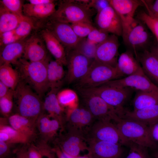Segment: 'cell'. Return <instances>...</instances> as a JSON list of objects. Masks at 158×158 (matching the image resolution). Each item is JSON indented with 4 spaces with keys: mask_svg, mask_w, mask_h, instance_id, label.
Wrapping results in <instances>:
<instances>
[{
    "mask_svg": "<svg viewBox=\"0 0 158 158\" xmlns=\"http://www.w3.org/2000/svg\"><path fill=\"white\" fill-rule=\"evenodd\" d=\"M1 6L8 11L19 16H23V1L20 0H0Z\"/></svg>",
    "mask_w": 158,
    "mask_h": 158,
    "instance_id": "obj_37",
    "label": "cell"
},
{
    "mask_svg": "<svg viewBox=\"0 0 158 158\" xmlns=\"http://www.w3.org/2000/svg\"><path fill=\"white\" fill-rule=\"evenodd\" d=\"M129 151L125 158H149L146 148L130 142Z\"/></svg>",
    "mask_w": 158,
    "mask_h": 158,
    "instance_id": "obj_40",
    "label": "cell"
},
{
    "mask_svg": "<svg viewBox=\"0 0 158 158\" xmlns=\"http://www.w3.org/2000/svg\"><path fill=\"white\" fill-rule=\"evenodd\" d=\"M8 121L11 126L29 138L34 133V120L23 116L18 114L10 116Z\"/></svg>",
    "mask_w": 158,
    "mask_h": 158,
    "instance_id": "obj_28",
    "label": "cell"
},
{
    "mask_svg": "<svg viewBox=\"0 0 158 158\" xmlns=\"http://www.w3.org/2000/svg\"><path fill=\"white\" fill-rule=\"evenodd\" d=\"M77 36L80 38H85L96 27L93 24L80 22L71 24Z\"/></svg>",
    "mask_w": 158,
    "mask_h": 158,
    "instance_id": "obj_38",
    "label": "cell"
},
{
    "mask_svg": "<svg viewBox=\"0 0 158 158\" xmlns=\"http://www.w3.org/2000/svg\"><path fill=\"white\" fill-rule=\"evenodd\" d=\"M66 119L68 123L67 129L79 130L85 135L95 121L90 111L82 105L66 110Z\"/></svg>",
    "mask_w": 158,
    "mask_h": 158,
    "instance_id": "obj_16",
    "label": "cell"
},
{
    "mask_svg": "<svg viewBox=\"0 0 158 158\" xmlns=\"http://www.w3.org/2000/svg\"><path fill=\"white\" fill-rule=\"evenodd\" d=\"M20 80L18 72L11 64L4 63L0 65V81L14 90Z\"/></svg>",
    "mask_w": 158,
    "mask_h": 158,
    "instance_id": "obj_30",
    "label": "cell"
},
{
    "mask_svg": "<svg viewBox=\"0 0 158 158\" xmlns=\"http://www.w3.org/2000/svg\"><path fill=\"white\" fill-rule=\"evenodd\" d=\"M87 155L90 158H121V145L108 142L87 141Z\"/></svg>",
    "mask_w": 158,
    "mask_h": 158,
    "instance_id": "obj_17",
    "label": "cell"
},
{
    "mask_svg": "<svg viewBox=\"0 0 158 158\" xmlns=\"http://www.w3.org/2000/svg\"><path fill=\"white\" fill-rule=\"evenodd\" d=\"M9 138L8 135L6 133L0 131V141L8 142Z\"/></svg>",
    "mask_w": 158,
    "mask_h": 158,
    "instance_id": "obj_51",
    "label": "cell"
},
{
    "mask_svg": "<svg viewBox=\"0 0 158 158\" xmlns=\"http://www.w3.org/2000/svg\"><path fill=\"white\" fill-rule=\"evenodd\" d=\"M42 37L33 35L25 40L22 57L32 62L45 60L48 57V52Z\"/></svg>",
    "mask_w": 158,
    "mask_h": 158,
    "instance_id": "obj_18",
    "label": "cell"
},
{
    "mask_svg": "<svg viewBox=\"0 0 158 158\" xmlns=\"http://www.w3.org/2000/svg\"><path fill=\"white\" fill-rule=\"evenodd\" d=\"M10 89L7 86L0 81V98L6 95Z\"/></svg>",
    "mask_w": 158,
    "mask_h": 158,
    "instance_id": "obj_49",
    "label": "cell"
},
{
    "mask_svg": "<svg viewBox=\"0 0 158 158\" xmlns=\"http://www.w3.org/2000/svg\"><path fill=\"white\" fill-rule=\"evenodd\" d=\"M0 131L7 133L9 136L8 143H25L27 142L30 138L22 133L18 131L11 126L1 123Z\"/></svg>",
    "mask_w": 158,
    "mask_h": 158,
    "instance_id": "obj_35",
    "label": "cell"
},
{
    "mask_svg": "<svg viewBox=\"0 0 158 158\" xmlns=\"http://www.w3.org/2000/svg\"><path fill=\"white\" fill-rule=\"evenodd\" d=\"M68 132L61 139L60 149L71 157L79 156L81 151L87 150L88 147L84 134L79 130L67 129Z\"/></svg>",
    "mask_w": 158,
    "mask_h": 158,
    "instance_id": "obj_15",
    "label": "cell"
},
{
    "mask_svg": "<svg viewBox=\"0 0 158 158\" xmlns=\"http://www.w3.org/2000/svg\"><path fill=\"white\" fill-rule=\"evenodd\" d=\"M116 68L94 59L85 75L75 85L77 89L95 87L122 77Z\"/></svg>",
    "mask_w": 158,
    "mask_h": 158,
    "instance_id": "obj_6",
    "label": "cell"
},
{
    "mask_svg": "<svg viewBox=\"0 0 158 158\" xmlns=\"http://www.w3.org/2000/svg\"><path fill=\"white\" fill-rule=\"evenodd\" d=\"M67 71L66 80L68 84L76 83L87 73L93 61L74 49L66 51Z\"/></svg>",
    "mask_w": 158,
    "mask_h": 158,
    "instance_id": "obj_10",
    "label": "cell"
},
{
    "mask_svg": "<svg viewBox=\"0 0 158 158\" xmlns=\"http://www.w3.org/2000/svg\"><path fill=\"white\" fill-rule=\"evenodd\" d=\"M17 158H28L27 151L21 150L18 154Z\"/></svg>",
    "mask_w": 158,
    "mask_h": 158,
    "instance_id": "obj_52",
    "label": "cell"
},
{
    "mask_svg": "<svg viewBox=\"0 0 158 158\" xmlns=\"http://www.w3.org/2000/svg\"><path fill=\"white\" fill-rule=\"evenodd\" d=\"M157 42V44H158V50H157V52H158V42Z\"/></svg>",
    "mask_w": 158,
    "mask_h": 158,
    "instance_id": "obj_55",
    "label": "cell"
},
{
    "mask_svg": "<svg viewBox=\"0 0 158 158\" xmlns=\"http://www.w3.org/2000/svg\"><path fill=\"white\" fill-rule=\"evenodd\" d=\"M96 12L78 0H63L49 19L70 24L80 22L93 24L92 18Z\"/></svg>",
    "mask_w": 158,
    "mask_h": 158,
    "instance_id": "obj_3",
    "label": "cell"
},
{
    "mask_svg": "<svg viewBox=\"0 0 158 158\" xmlns=\"http://www.w3.org/2000/svg\"><path fill=\"white\" fill-rule=\"evenodd\" d=\"M0 36V45L3 47L20 40L15 34L14 30L4 33Z\"/></svg>",
    "mask_w": 158,
    "mask_h": 158,
    "instance_id": "obj_44",
    "label": "cell"
},
{
    "mask_svg": "<svg viewBox=\"0 0 158 158\" xmlns=\"http://www.w3.org/2000/svg\"><path fill=\"white\" fill-rule=\"evenodd\" d=\"M140 62L146 75L158 83V54L146 49L137 54L136 59Z\"/></svg>",
    "mask_w": 158,
    "mask_h": 158,
    "instance_id": "obj_20",
    "label": "cell"
},
{
    "mask_svg": "<svg viewBox=\"0 0 158 158\" xmlns=\"http://www.w3.org/2000/svg\"></svg>",
    "mask_w": 158,
    "mask_h": 158,
    "instance_id": "obj_56",
    "label": "cell"
},
{
    "mask_svg": "<svg viewBox=\"0 0 158 158\" xmlns=\"http://www.w3.org/2000/svg\"><path fill=\"white\" fill-rule=\"evenodd\" d=\"M133 110L158 105V93L138 91L133 101Z\"/></svg>",
    "mask_w": 158,
    "mask_h": 158,
    "instance_id": "obj_31",
    "label": "cell"
},
{
    "mask_svg": "<svg viewBox=\"0 0 158 158\" xmlns=\"http://www.w3.org/2000/svg\"><path fill=\"white\" fill-rule=\"evenodd\" d=\"M9 143L0 141V158H4L8 154L9 152Z\"/></svg>",
    "mask_w": 158,
    "mask_h": 158,
    "instance_id": "obj_47",
    "label": "cell"
},
{
    "mask_svg": "<svg viewBox=\"0 0 158 158\" xmlns=\"http://www.w3.org/2000/svg\"><path fill=\"white\" fill-rule=\"evenodd\" d=\"M27 153L28 158H42V154L34 147L30 148Z\"/></svg>",
    "mask_w": 158,
    "mask_h": 158,
    "instance_id": "obj_48",
    "label": "cell"
},
{
    "mask_svg": "<svg viewBox=\"0 0 158 158\" xmlns=\"http://www.w3.org/2000/svg\"><path fill=\"white\" fill-rule=\"evenodd\" d=\"M121 118L135 120L148 126L158 120V105L132 111L125 110Z\"/></svg>",
    "mask_w": 158,
    "mask_h": 158,
    "instance_id": "obj_24",
    "label": "cell"
},
{
    "mask_svg": "<svg viewBox=\"0 0 158 158\" xmlns=\"http://www.w3.org/2000/svg\"><path fill=\"white\" fill-rule=\"evenodd\" d=\"M46 28L60 41L66 51L74 49L80 38L73 30L71 24L49 19Z\"/></svg>",
    "mask_w": 158,
    "mask_h": 158,
    "instance_id": "obj_11",
    "label": "cell"
},
{
    "mask_svg": "<svg viewBox=\"0 0 158 158\" xmlns=\"http://www.w3.org/2000/svg\"><path fill=\"white\" fill-rule=\"evenodd\" d=\"M55 1L46 4H24L23 13L24 15L31 18L44 19L49 18L56 11Z\"/></svg>",
    "mask_w": 158,
    "mask_h": 158,
    "instance_id": "obj_26",
    "label": "cell"
},
{
    "mask_svg": "<svg viewBox=\"0 0 158 158\" xmlns=\"http://www.w3.org/2000/svg\"><path fill=\"white\" fill-rule=\"evenodd\" d=\"M96 27L117 36L122 35V25L121 19L110 6L97 13L95 18Z\"/></svg>",
    "mask_w": 158,
    "mask_h": 158,
    "instance_id": "obj_12",
    "label": "cell"
},
{
    "mask_svg": "<svg viewBox=\"0 0 158 158\" xmlns=\"http://www.w3.org/2000/svg\"><path fill=\"white\" fill-rule=\"evenodd\" d=\"M59 89H50L46 95L43 102V109L48 113V116L58 120L62 127L64 109L61 105L57 98V94Z\"/></svg>",
    "mask_w": 158,
    "mask_h": 158,
    "instance_id": "obj_25",
    "label": "cell"
},
{
    "mask_svg": "<svg viewBox=\"0 0 158 158\" xmlns=\"http://www.w3.org/2000/svg\"><path fill=\"white\" fill-rule=\"evenodd\" d=\"M109 119L95 120L85 134L86 141H102L128 145L115 123Z\"/></svg>",
    "mask_w": 158,
    "mask_h": 158,
    "instance_id": "obj_8",
    "label": "cell"
},
{
    "mask_svg": "<svg viewBox=\"0 0 158 158\" xmlns=\"http://www.w3.org/2000/svg\"><path fill=\"white\" fill-rule=\"evenodd\" d=\"M13 90L10 89L5 96L0 98V110L1 113L5 116L10 113L13 106Z\"/></svg>",
    "mask_w": 158,
    "mask_h": 158,
    "instance_id": "obj_39",
    "label": "cell"
},
{
    "mask_svg": "<svg viewBox=\"0 0 158 158\" xmlns=\"http://www.w3.org/2000/svg\"><path fill=\"white\" fill-rule=\"evenodd\" d=\"M97 46V45L88 41L87 38H80L74 49L93 61L95 59Z\"/></svg>",
    "mask_w": 158,
    "mask_h": 158,
    "instance_id": "obj_34",
    "label": "cell"
},
{
    "mask_svg": "<svg viewBox=\"0 0 158 158\" xmlns=\"http://www.w3.org/2000/svg\"><path fill=\"white\" fill-rule=\"evenodd\" d=\"M89 6L95 10L97 13L110 5L108 0H92Z\"/></svg>",
    "mask_w": 158,
    "mask_h": 158,
    "instance_id": "obj_45",
    "label": "cell"
},
{
    "mask_svg": "<svg viewBox=\"0 0 158 158\" xmlns=\"http://www.w3.org/2000/svg\"><path fill=\"white\" fill-rule=\"evenodd\" d=\"M63 64L55 60H49L47 66V78L50 89H60L65 75Z\"/></svg>",
    "mask_w": 158,
    "mask_h": 158,
    "instance_id": "obj_27",
    "label": "cell"
},
{
    "mask_svg": "<svg viewBox=\"0 0 158 158\" xmlns=\"http://www.w3.org/2000/svg\"><path fill=\"white\" fill-rule=\"evenodd\" d=\"M155 156L156 158H158V151L155 154Z\"/></svg>",
    "mask_w": 158,
    "mask_h": 158,
    "instance_id": "obj_54",
    "label": "cell"
},
{
    "mask_svg": "<svg viewBox=\"0 0 158 158\" xmlns=\"http://www.w3.org/2000/svg\"><path fill=\"white\" fill-rule=\"evenodd\" d=\"M41 34L47 50L55 60L61 62L64 65L66 66V53L63 45L47 29L42 30Z\"/></svg>",
    "mask_w": 158,
    "mask_h": 158,
    "instance_id": "obj_22",
    "label": "cell"
},
{
    "mask_svg": "<svg viewBox=\"0 0 158 158\" xmlns=\"http://www.w3.org/2000/svg\"><path fill=\"white\" fill-rule=\"evenodd\" d=\"M29 3L32 4H46L55 1L52 0H29Z\"/></svg>",
    "mask_w": 158,
    "mask_h": 158,
    "instance_id": "obj_50",
    "label": "cell"
},
{
    "mask_svg": "<svg viewBox=\"0 0 158 158\" xmlns=\"http://www.w3.org/2000/svg\"><path fill=\"white\" fill-rule=\"evenodd\" d=\"M77 90L81 98L82 105L88 109L95 120L109 119L114 121L118 117L114 109L99 96L90 93Z\"/></svg>",
    "mask_w": 158,
    "mask_h": 158,
    "instance_id": "obj_9",
    "label": "cell"
},
{
    "mask_svg": "<svg viewBox=\"0 0 158 158\" xmlns=\"http://www.w3.org/2000/svg\"><path fill=\"white\" fill-rule=\"evenodd\" d=\"M13 98L20 115L35 121L42 114L43 107L41 97L21 80L13 90Z\"/></svg>",
    "mask_w": 158,
    "mask_h": 158,
    "instance_id": "obj_2",
    "label": "cell"
},
{
    "mask_svg": "<svg viewBox=\"0 0 158 158\" xmlns=\"http://www.w3.org/2000/svg\"><path fill=\"white\" fill-rule=\"evenodd\" d=\"M76 158H90L87 155L84 156H79Z\"/></svg>",
    "mask_w": 158,
    "mask_h": 158,
    "instance_id": "obj_53",
    "label": "cell"
},
{
    "mask_svg": "<svg viewBox=\"0 0 158 158\" xmlns=\"http://www.w3.org/2000/svg\"><path fill=\"white\" fill-rule=\"evenodd\" d=\"M114 122L121 134L129 143L131 142L146 148L156 147L157 144L151 138L147 125L120 118Z\"/></svg>",
    "mask_w": 158,
    "mask_h": 158,
    "instance_id": "obj_5",
    "label": "cell"
},
{
    "mask_svg": "<svg viewBox=\"0 0 158 158\" xmlns=\"http://www.w3.org/2000/svg\"><path fill=\"white\" fill-rule=\"evenodd\" d=\"M116 68L122 77L143 72L139 62L130 50L119 56Z\"/></svg>",
    "mask_w": 158,
    "mask_h": 158,
    "instance_id": "obj_21",
    "label": "cell"
},
{
    "mask_svg": "<svg viewBox=\"0 0 158 158\" xmlns=\"http://www.w3.org/2000/svg\"><path fill=\"white\" fill-rule=\"evenodd\" d=\"M106 83L116 86L130 87L137 91L158 93V87L151 81L144 72Z\"/></svg>",
    "mask_w": 158,
    "mask_h": 158,
    "instance_id": "obj_14",
    "label": "cell"
},
{
    "mask_svg": "<svg viewBox=\"0 0 158 158\" xmlns=\"http://www.w3.org/2000/svg\"><path fill=\"white\" fill-rule=\"evenodd\" d=\"M39 119V128L40 133L44 135L52 137L51 120L48 115L41 114Z\"/></svg>",
    "mask_w": 158,
    "mask_h": 158,
    "instance_id": "obj_41",
    "label": "cell"
},
{
    "mask_svg": "<svg viewBox=\"0 0 158 158\" xmlns=\"http://www.w3.org/2000/svg\"><path fill=\"white\" fill-rule=\"evenodd\" d=\"M119 46L117 36L113 34L109 35L105 40L97 45L95 59L116 68Z\"/></svg>",
    "mask_w": 158,
    "mask_h": 158,
    "instance_id": "obj_13",
    "label": "cell"
},
{
    "mask_svg": "<svg viewBox=\"0 0 158 158\" xmlns=\"http://www.w3.org/2000/svg\"><path fill=\"white\" fill-rule=\"evenodd\" d=\"M24 16L11 13L0 6V35L15 30L19 25Z\"/></svg>",
    "mask_w": 158,
    "mask_h": 158,
    "instance_id": "obj_29",
    "label": "cell"
},
{
    "mask_svg": "<svg viewBox=\"0 0 158 158\" xmlns=\"http://www.w3.org/2000/svg\"><path fill=\"white\" fill-rule=\"evenodd\" d=\"M49 59L48 57L43 61L32 62L22 57L13 64L20 80L30 86L41 97L49 89L47 73Z\"/></svg>",
    "mask_w": 158,
    "mask_h": 158,
    "instance_id": "obj_1",
    "label": "cell"
},
{
    "mask_svg": "<svg viewBox=\"0 0 158 158\" xmlns=\"http://www.w3.org/2000/svg\"><path fill=\"white\" fill-rule=\"evenodd\" d=\"M109 34L96 27L88 35L87 39L92 43L97 45L105 40L109 36Z\"/></svg>",
    "mask_w": 158,
    "mask_h": 158,
    "instance_id": "obj_42",
    "label": "cell"
},
{
    "mask_svg": "<svg viewBox=\"0 0 158 158\" xmlns=\"http://www.w3.org/2000/svg\"><path fill=\"white\" fill-rule=\"evenodd\" d=\"M57 97L61 105L66 110L73 109L79 106L78 95L72 89L66 88L59 90Z\"/></svg>",
    "mask_w": 158,
    "mask_h": 158,
    "instance_id": "obj_32",
    "label": "cell"
},
{
    "mask_svg": "<svg viewBox=\"0 0 158 158\" xmlns=\"http://www.w3.org/2000/svg\"><path fill=\"white\" fill-rule=\"evenodd\" d=\"M35 27L33 18L24 15L19 25L14 30V33L19 40H24Z\"/></svg>",
    "mask_w": 158,
    "mask_h": 158,
    "instance_id": "obj_33",
    "label": "cell"
},
{
    "mask_svg": "<svg viewBox=\"0 0 158 158\" xmlns=\"http://www.w3.org/2000/svg\"><path fill=\"white\" fill-rule=\"evenodd\" d=\"M77 90L99 96L114 109L120 118L125 110L124 105L130 98L135 90L130 87L115 86L107 83L94 88Z\"/></svg>",
    "mask_w": 158,
    "mask_h": 158,
    "instance_id": "obj_4",
    "label": "cell"
},
{
    "mask_svg": "<svg viewBox=\"0 0 158 158\" xmlns=\"http://www.w3.org/2000/svg\"><path fill=\"white\" fill-rule=\"evenodd\" d=\"M150 16L158 19V0H142Z\"/></svg>",
    "mask_w": 158,
    "mask_h": 158,
    "instance_id": "obj_43",
    "label": "cell"
},
{
    "mask_svg": "<svg viewBox=\"0 0 158 158\" xmlns=\"http://www.w3.org/2000/svg\"><path fill=\"white\" fill-rule=\"evenodd\" d=\"M152 138L155 142H158V120L150 124L148 126Z\"/></svg>",
    "mask_w": 158,
    "mask_h": 158,
    "instance_id": "obj_46",
    "label": "cell"
},
{
    "mask_svg": "<svg viewBox=\"0 0 158 158\" xmlns=\"http://www.w3.org/2000/svg\"><path fill=\"white\" fill-rule=\"evenodd\" d=\"M136 18L142 22L151 30L158 42V19L150 16L144 11H139Z\"/></svg>",
    "mask_w": 158,
    "mask_h": 158,
    "instance_id": "obj_36",
    "label": "cell"
},
{
    "mask_svg": "<svg viewBox=\"0 0 158 158\" xmlns=\"http://www.w3.org/2000/svg\"><path fill=\"white\" fill-rule=\"evenodd\" d=\"M25 40H20L3 47L0 51V65L4 63L13 64L23 57Z\"/></svg>",
    "mask_w": 158,
    "mask_h": 158,
    "instance_id": "obj_23",
    "label": "cell"
},
{
    "mask_svg": "<svg viewBox=\"0 0 158 158\" xmlns=\"http://www.w3.org/2000/svg\"><path fill=\"white\" fill-rule=\"evenodd\" d=\"M147 27L135 18L128 25H122V35L123 42L137 59L138 53L148 49L150 35Z\"/></svg>",
    "mask_w": 158,
    "mask_h": 158,
    "instance_id": "obj_7",
    "label": "cell"
},
{
    "mask_svg": "<svg viewBox=\"0 0 158 158\" xmlns=\"http://www.w3.org/2000/svg\"><path fill=\"white\" fill-rule=\"evenodd\" d=\"M110 6L120 18L122 25H128L135 19L134 16L138 8L144 6L142 0H108Z\"/></svg>",
    "mask_w": 158,
    "mask_h": 158,
    "instance_id": "obj_19",
    "label": "cell"
}]
</instances>
